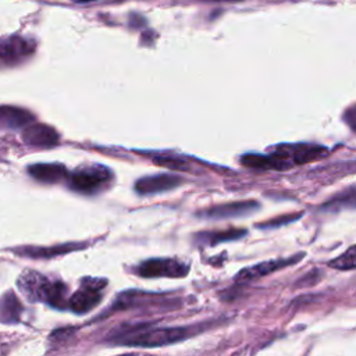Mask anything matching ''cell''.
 Masks as SVG:
<instances>
[{"label":"cell","instance_id":"6da1fadb","mask_svg":"<svg viewBox=\"0 0 356 356\" xmlns=\"http://www.w3.org/2000/svg\"><path fill=\"white\" fill-rule=\"evenodd\" d=\"M17 286L32 302H43L56 309L67 306V285L38 271H24L17 280Z\"/></svg>","mask_w":356,"mask_h":356},{"label":"cell","instance_id":"7a4b0ae2","mask_svg":"<svg viewBox=\"0 0 356 356\" xmlns=\"http://www.w3.org/2000/svg\"><path fill=\"white\" fill-rule=\"evenodd\" d=\"M189 335L188 328L182 327H150V328H134L124 331L115 337V342L128 346L140 348H157L165 346L185 339Z\"/></svg>","mask_w":356,"mask_h":356},{"label":"cell","instance_id":"3957f363","mask_svg":"<svg viewBox=\"0 0 356 356\" xmlns=\"http://www.w3.org/2000/svg\"><path fill=\"white\" fill-rule=\"evenodd\" d=\"M113 179V172L103 164H88L78 167L70 174V188L78 193L95 195L103 191Z\"/></svg>","mask_w":356,"mask_h":356},{"label":"cell","instance_id":"277c9868","mask_svg":"<svg viewBox=\"0 0 356 356\" xmlns=\"http://www.w3.org/2000/svg\"><path fill=\"white\" fill-rule=\"evenodd\" d=\"M189 271V264L171 257H154L142 261L136 266L135 273L145 278L156 277H168V278H181L185 277Z\"/></svg>","mask_w":356,"mask_h":356},{"label":"cell","instance_id":"5b68a950","mask_svg":"<svg viewBox=\"0 0 356 356\" xmlns=\"http://www.w3.org/2000/svg\"><path fill=\"white\" fill-rule=\"evenodd\" d=\"M106 286L104 280L85 278L81 286L71 295L68 306L76 314H83L96 307L102 299V291Z\"/></svg>","mask_w":356,"mask_h":356},{"label":"cell","instance_id":"8992f818","mask_svg":"<svg viewBox=\"0 0 356 356\" xmlns=\"http://www.w3.org/2000/svg\"><path fill=\"white\" fill-rule=\"evenodd\" d=\"M182 182V178L175 174H154V175H146L143 178H139L135 184V191L142 195H156L161 192L171 191L177 186H179Z\"/></svg>","mask_w":356,"mask_h":356},{"label":"cell","instance_id":"52a82bcc","mask_svg":"<svg viewBox=\"0 0 356 356\" xmlns=\"http://www.w3.org/2000/svg\"><path fill=\"white\" fill-rule=\"evenodd\" d=\"M257 209H259V203L254 200L234 202V203L214 206L211 209L203 210L199 213V216L204 218H211V220H221V218H231V217H242L253 213Z\"/></svg>","mask_w":356,"mask_h":356},{"label":"cell","instance_id":"ba28073f","mask_svg":"<svg viewBox=\"0 0 356 356\" xmlns=\"http://www.w3.org/2000/svg\"><path fill=\"white\" fill-rule=\"evenodd\" d=\"M303 254H296L293 257H288V259H278V260H270V261H263L260 264H256V266H252V267H248V268H243L241 270L236 277H235V281L236 282H248V281H252V280H256V278H260V277H264L278 268H284L285 266L288 264H293L299 260V257H302Z\"/></svg>","mask_w":356,"mask_h":356},{"label":"cell","instance_id":"9c48e42d","mask_svg":"<svg viewBox=\"0 0 356 356\" xmlns=\"http://www.w3.org/2000/svg\"><path fill=\"white\" fill-rule=\"evenodd\" d=\"M22 139L31 146L50 147L58 142V134L49 125L29 124L22 132Z\"/></svg>","mask_w":356,"mask_h":356},{"label":"cell","instance_id":"30bf717a","mask_svg":"<svg viewBox=\"0 0 356 356\" xmlns=\"http://www.w3.org/2000/svg\"><path fill=\"white\" fill-rule=\"evenodd\" d=\"M28 172L39 182L54 184L67 177V168L60 163H38L28 167Z\"/></svg>","mask_w":356,"mask_h":356},{"label":"cell","instance_id":"8fae6325","mask_svg":"<svg viewBox=\"0 0 356 356\" xmlns=\"http://www.w3.org/2000/svg\"><path fill=\"white\" fill-rule=\"evenodd\" d=\"M33 121V115L22 108L3 106L0 107V128L14 129L29 125Z\"/></svg>","mask_w":356,"mask_h":356},{"label":"cell","instance_id":"7c38bea8","mask_svg":"<svg viewBox=\"0 0 356 356\" xmlns=\"http://www.w3.org/2000/svg\"><path fill=\"white\" fill-rule=\"evenodd\" d=\"M242 164L252 168H273V170H285L291 167L288 159L275 153L273 156H260V154H246L242 157Z\"/></svg>","mask_w":356,"mask_h":356},{"label":"cell","instance_id":"4fadbf2b","mask_svg":"<svg viewBox=\"0 0 356 356\" xmlns=\"http://www.w3.org/2000/svg\"><path fill=\"white\" fill-rule=\"evenodd\" d=\"M22 310L21 302L13 292L8 291L0 296V323L14 324L19 321Z\"/></svg>","mask_w":356,"mask_h":356},{"label":"cell","instance_id":"5bb4252c","mask_svg":"<svg viewBox=\"0 0 356 356\" xmlns=\"http://www.w3.org/2000/svg\"><path fill=\"white\" fill-rule=\"evenodd\" d=\"M278 153L286 159H289L296 164H302V163H307L312 160H316L321 156L325 154L323 147H317V146H299L296 149H291V150H278Z\"/></svg>","mask_w":356,"mask_h":356},{"label":"cell","instance_id":"9a60e30c","mask_svg":"<svg viewBox=\"0 0 356 356\" xmlns=\"http://www.w3.org/2000/svg\"><path fill=\"white\" fill-rule=\"evenodd\" d=\"M82 248V243H64V245H57L53 248H26L24 250H18V254L22 256H29V257H53L57 254L68 253L71 250Z\"/></svg>","mask_w":356,"mask_h":356},{"label":"cell","instance_id":"2e32d148","mask_svg":"<svg viewBox=\"0 0 356 356\" xmlns=\"http://www.w3.org/2000/svg\"><path fill=\"white\" fill-rule=\"evenodd\" d=\"M328 266L337 270H350L356 268V245L349 248L345 253L328 261Z\"/></svg>","mask_w":356,"mask_h":356},{"label":"cell","instance_id":"e0dca14e","mask_svg":"<svg viewBox=\"0 0 356 356\" xmlns=\"http://www.w3.org/2000/svg\"><path fill=\"white\" fill-rule=\"evenodd\" d=\"M246 231H236V229H229V231H224V232H213V234H204V241L207 239V242L210 245H216L224 241H231V239H236L242 235H245Z\"/></svg>","mask_w":356,"mask_h":356},{"label":"cell","instance_id":"ac0fdd59","mask_svg":"<svg viewBox=\"0 0 356 356\" xmlns=\"http://www.w3.org/2000/svg\"><path fill=\"white\" fill-rule=\"evenodd\" d=\"M154 163L168 167V168H172V170H185L186 168L185 161H182L177 157H156Z\"/></svg>","mask_w":356,"mask_h":356},{"label":"cell","instance_id":"d6986e66","mask_svg":"<svg viewBox=\"0 0 356 356\" xmlns=\"http://www.w3.org/2000/svg\"><path fill=\"white\" fill-rule=\"evenodd\" d=\"M300 216H302V213H295V214H291V216H284V218L271 220V221H268V222H266V224H261V227H263V225H266V227H277V225H281V224H285V222L298 220Z\"/></svg>","mask_w":356,"mask_h":356},{"label":"cell","instance_id":"ffe728a7","mask_svg":"<svg viewBox=\"0 0 356 356\" xmlns=\"http://www.w3.org/2000/svg\"><path fill=\"white\" fill-rule=\"evenodd\" d=\"M120 356H154L150 353H143V352H134V353H122Z\"/></svg>","mask_w":356,"mask_h":356},{"label":"cell","instance_id":"44dd1931","mask_svg":"<svg viewBox=\"0 0 356 356\" xmlns=\"http://www.w3.org/2000/svg\"><path fill=\"white\" fill-rule=\"evenodd\" d=\"M78 3H88V1H93V0H75Z\"/></svg>","mask_w":356,"mask_h":356}]
</instances>
